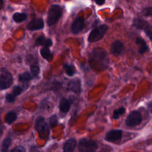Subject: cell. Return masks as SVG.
Segmentation results:
<instances>
[{"label":"cell","mask_w":152,"mask_h":152,"mask_svg":"<svg viewBox=\"0 0 152 152\" xmlns=\"http://www.w3.org/2000/svg\"><path fill=\"white\" fill-rule=\"evenodd\" d=\"M124 49V44L121 41L119 40H116L113 42L110 46V52L112 55L115 56H119L121 55Z\"/></svg>","instance_id":"obj_12"},{"label":"cell","mask_w":152,"mask_h":152,"mask_svg":"<svg viewBox=\"0 0 152 152\" xmlns=\"http://www.w3.org/2000/svg\"><path fill=\"white\" fill-rule=\"evenodd\" d=\"M58 124V117L56 115H53L49 118V125L50 128H53L56 126Z\"/></svg>","instance_id":"obj_27"},{"label":"cell","mask_w":152,"mask_h":152,"mask_svg":"<svg viewBox=\"0 0 152 152\" xmlns=\"http://www.w3.org/2000/svg\"><path fill=\"white\" fill-rule=\"evenodd\" d=\"M63 68H64L66 74L69 77L73 76L76 72L74 66L72 65H69L67 63L64 64Z\"/></svg>","instance_id":"obj_22"},{"label":"cell","mask_w":152,"mask_h":152,"mask_svg":"<svg viewBox=\"0 0 152 152\" xmlns=\"http://www.w3.org/2000/svg\"><path fill=\"white\" fill-rule=\"evenodd\" d=\"M68 90L79 94L81 91V84L80 79L74 78L70 80L68 85Z\"/></svg>","instance_id":"obj_11"},{"label":"cell","mask_w":152,"mask_h":152,"mask_svg":"<svg viewBox=\"0 0 152 152\" xmlns=\"http://www.w3.org/2000/svg\"><path fill=\"white\" fill-rule=\"evenodd\" d=\"M3 128H2V126L1 127V135H2V132H3Z\"/></svg>","instance_id":"obj_34"},{"label":"cell","mask_w":152,"mask_h":152,"mask_svg":"<svg viewBox=\"0 0 152 152\" xmlns=\"http://www.w3.org/2000/svg\"><path fill=\"white\" fill-rule=\"evenodd\" d=\"M12 142V139L10 137H7L5 138L1 144V152H8L10 146L11 145Z\"/></svg>","instance_id":"obj_20"},{"label":"cell","mask_w":152,"mask_h":152,"mask_svg":"<svg viewBox=\"0 0 152 152\" xmlns=\"http://www.w3.org/2000/svg\"><path fill=\"white\" fill-rule=\"evenodd\" d=\"M109 27L106 24H102L95 27L90 33L88 37V41L93 43L101 40L107 31Z\"/></svg>","instance_id":"obj_3"},{"label":"cell","mask_w":152,"mask_h":152,"mask_svg":"<svg viewBox=\"0 0 152 152\" xmlns=\"http://www.w3.org/2000/svg\"><path fill=\"white\" fill-rule=\"evenodd\" d=\"M30 71L31 74L34 78L36 77L40 73V68L37 64L32 65L30 66Z\"/></svg>","instance_id":"obj_24"},{"label":"cell","mask_w":152,"mask_h":152,"mask_svg":"<svg viewBox=\"0 0 152 152\" xmlns=\"http://www.w3.org/2000/svg\"><path fill=\"white\" fill-rule=\"evenodd\" d=\"M15 97L12 93H7L5 96L6 101L8 103H13L15 100Z\"/></svg>","instance_id":"obj_29"},{"label":"cell","mask_w":152,"mask_h":152,"mask_svg":"<svg viewBox=\"0 0 152 152\" xmlns=\"http://www.w3.org/2000/svg\"><path fill=\"white\" fill-rule=\"evenodd\" d=\"M35 128L41 138H45L49 135V127L43 116H38L35 122Z\"/></svg>","instance_id":"obj_6"},{"label":"cell","mask_w":152,"mask_h":152,"mask_svg":"<svg viewBox=\"0 0 152 152\" xmlns=\"http://www.w3.org/2000/svg\"><path fill=\"white\" fill-rule=\"evenodd\" d=\"M97 149V142L91 139L83 138L78 142V150L79 152H95Z\"/></svg>","instance_id":"obj_4"},{"label":"cell","mask_w":152,"mask_h":152,"mask_svg":"<svg viewBox=\"0 0 152 152\" xmlns=\"http://www.w3.org/2000/svg\"><path fill=\"white\" fill-rule=\"evenodd\" d=\"M27 18V14L24 12H15L12 15V19L13 20L17 23H21L23 21H24Z\"/></svg>","instance_id":"obj_23"},{"label":"cell","mask_w":152,"mask_h":152,"mask_svg":"<svg viewBox=\"0 0 152 152\" xmlns=\"http://www.w3.org/2000/svg\"><path fill=\"white\" fill-rule=\"evenodd\" d=\"M45 23L42 18H33L27 24V29L29 30H37L44 28Z\"/></svg>","instance_id":"obj_13"},{"label":"cell","mask_w":152,"mask_h":152,"mask_svg":"<svg viewBox=\"0 0 152 152\" xmlns=\"http://www.w3.org/2000/svg\"><path fill=\"white\" fill-rule=\"evenodd\" d=\"M33 76L28 71H26L21 73L18 75V80L21 83H27L33 78Z\"/></svg>","instance_id":"obj_19"},{"label":"cell","mask_w":152,"mask_h":152,"mask_svg":"<svg viewBox=\"0 0 152 152\" xmlns=\"http://www.w3.org/2000/svg\"><path fill=\"white\" fill-rule=\"evenodd\" d=\"M84 27V19L81 17H78L73 21L71 26V31L74 34H77L81 32Z\"/></svg>","instance_id":"obj_9"},{"label":"cell","mask_w":152,"mask_h":152,"mask_svg":"<svg viewBox=\"0 0 152 152\" xmlns=\"http://www.w3.org/2000/svg\"><path fill=\"white\" fill-rule=\"evenodd\" d=\"M135 42H136V44L138 45V52L140 54L142 55L145 52L148 50V46H147L146 42L141 37H138L137 38Z\"/></svg>","instance_id":"obj_16"},{"label":"cell","mask_w":152,"mask_h":152,"mask_svg":"<svg viewBox=\"0 0 152 152\" xmlns=\"http://www.w3.org/2000/svg\"><path fill=\"white\" fill-rule=\"evenodd\" d=\"M59 107L60 110L62 112L67 113L69 110V109L71 107V103L67 99L63 98L59 102Z\"/></svg>","instance_id":"obj_18"},{"label":"cell","mask_w":152,"mask_h":152,"mask_svg":"<svg viewBox=\"0 0 152 152\" xmlns=\"http://www.w3.org/2000/svg\"><path fill=\"white\" fill-rule=\"evenodd\" d=\"M141 12L145 17L152 16V7H148L144 8Z\"/></svg>","instance_id":"obj_28"},{"label":"cell","mask_w":152,"mask_h":152,"mask_svg":"<svg viewBox=\"0 0 152 152\" xmlns=\"http://www.w3.org/2000/svg\"><path fill=\"white\" fill-rule=\"evenodd\" d=\"M13 83L11 73L6 68H1L0 71V88L1 90L8 88Z\"/></svg>","instance_id":"obj_5"},{"label":"cell","mask_w":152,"mask_h":152,"mask_svg":"<svg viewBox=\"0 0 152 152\" xmlns=\"http://www.w3.org/2000/svg\"><path fill=\"white\" fill-rule=\"evenodd\" d=\"M3 5H4L3 0H1V9H2V8L3 7Z\"/></svg>","instance_id":"obj_33"},{"label":"cell","mask_w":152,"mask_h":152,"mask_svg":"<svg viewBox=\"0 0 152 152\" xmlns=\"http://www.w3.org/2000/svg\"><path fill=\"white\" fill-rule=\"evenodd\" d=\"M40 55L44 59L49 62H51L53 60V54L48 47H43L40 49Z\"/></svg>","instance_id":"obj_17"},{"label":"cell","mask_w":152,"mask_h":152,"mask_svg":"<svg viewBox=\"0 0 152 152\" xmlns=\"http://www.w3.org/2000/svg\"><path fill=\"white\" fill-rule=\"evenodd\" d=\"M142 121L141 113L137 110L132 111L129 113L125 120V124L129 127H134L140 124Z\"/></svg>","instance_id":"obj_8"},{"label":"cell","mask_w":152,"mask_h":152,"mask_svg":"<svg viewBox=\"0 0 152 152\" xmlns=\"http://www.w3.org/2000/svg\"><path fill=\"white\" fill-rule=\"evenodd\" d=\"M77 142V140L74 138H71L67 140L64 143L63 152H74L76 147Z\"/></svg>","instance_id":"obj_14"},{"label":"cell","mask_w":152,"mask_h":152,"mask_svg":"<svg viewBox=\"0 0 152 152\" xmlns=\"http://www.w3.org/2000/svg\"><path fill=\"white\" fill-rule=\"evenodd\" d=\"M89 62L94 69L101 71L107 68L109 64V58L105 49L97 48L93 49L90 54Z\"/></svg>","instance_id":"obj_1"},{"label":"cell","mask_w":152,"mask_h":152,"mask_svg":"<svg viewBox=\"0 0 152 152\" xmlns=\"http://www.w3.org/2000/svg\"><path fill=\"white\" fill-rule=\"evenodd\" d=\"M62 8L60 5L57 4L52 5L48 13V25L50 27L58 23V21L62 17Z\"/></svg>","instance_id":"obj_2"},{"label":"cell","mask_w":152,"mask_h":152,"mask_svg":"<svg viewBox=\"0 0 152 152\" xmlns=\"http://www.w3.org/2000/svg\"><path fill=\"white\" fill-rule=\"evenodd\" d=\"M24 91V90L23 87H21L19 86H15L14 87V88L12 89V94L16 97L17 96L21 94Z\"/></svg>","instance_id":"obj_26"},{"label":"cell","mask_w":152,"mask_h":152,"mask_svg":"<svg viewBox=\"0 0 152 152\" xmlns=\"http://www.w3.org/2000/svg\"><path fill=\"white\" fill-rule=\"evenodd\" d=\"M95 2L99 5H102L104 4L106 0H94Z\"/></svg>","instance_id":"obj_31"},{"label":"cell","mask_w":152,"mask_h":152,"mask_svg":"<svg viewBox=\"0 0 152 152\" xmlns=\"http://www.w3.org/2000/svg\"><path fill=\"white\" fill-rule=\"evenodd\" d=\"M122 136V131L120 129H112L108 131L104 137L106 141L115 142L120 140Z\"/></svg>","instance_id":"obj_10"},{"label":"cell","mask_w":152,"mask_h":152,"mask_svg":"<svg viewBox=\"0 0 152 152\" xmlns=\"http://www.w3.org/2000/svg\"><path fill=\"white\" fill-rule=\"evenodd\" d=\"M52 40L49 38L45 37L43 35L39 36L35 41L36 46H43V47L49 48L52 45Z\"/></svg>","instance_id":"obj_15"},{"label":"cell","mask_w":152,"mask_h":152,"mask_svg":"<svg viewBox=\"0 0 152 152\" xmlns=\"http://www.w3.org/2000/svg\"><path fill=\"white\" fill-rule=\"evenodd\" d=\"M132 26L137 29L143 30L152 43V30L149 23L147 21L142 18H136L133 21Z\"/></svg>","instance_id":"obj_7"},{"label":"cell","mask_w":152,"mask_h":152,"mask_svg":"<svg viewBox=\"0 0 152 152\" xmlns=\"http://www.w3.org/2000/svg\"><path fill=\"white\" fill-rule=\"evenodd\" d=\"M17 118V115L15 112L13 111L8 112L5 116V121L7 124L10 125L12 124Z\"/></svg>","instance_id":"obj_21"},{"label":"cell","mask_w":152,"mask_h":152,"mask_svg":"<svg viewBox=\"0 0 152 152\" xmlns=\"http://www.w3.org/2000/svg\"><path fill=\"white\" fill-rule=\"evenodd\" d=\"M11 152H26V150L23 146H17L11 150Z\"/></svg>","instance_id":"obj_30"},{"label":"cell","mask_w":152,"mask_h":152,"mask_svg":"<svg viewBox=\"0 0 152 152\" xmlns=\"http://www.w3.org/2000/svg\"><path fill=\"white\" fill-rule=\"evenodd\" d=\"M125 112V109L124 107H119V109H117L113 111V118L115 119L119 118V117L124 114Z\"/></svg>","instance_id":"obj_25"},{"label":"cell","mask_w":152,"mask_h":152,"mask_svg":"<svg viewBox=\"0 0 152 152\" xmlns=\"http://www.w3.org/2000/svg\"><path fill=\"white\" fill-rule=\"evenodd\" d=\"M148 108L149 109V110L152 113V102H150L148 104Z\"/></svg>","instance_id":"obj_32"}]
</instances>
